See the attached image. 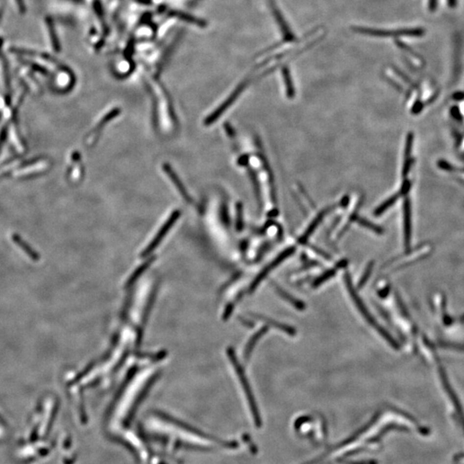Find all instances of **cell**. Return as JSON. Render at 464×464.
Instances as JSON below:
<instances>
[{
	"label": "cell",
	"instance_id": "obj_1",
	"mask_svg": "<svg viewBox=\"0 0 464 464\" xmlns=\"http://www.w3.org/2000/svg\"><path fill=\"white\" fill-rule=\"evenodd\" d=\"M351 282H352V281H351L349 275H348V273H347V274L345 275V284H346V287H347V290H348V292H349L350 296L353 298L354 304L356 305L358 310L360 311L361 315L363 316L364 318H366V320L368 321V323L371 325V326L380 334L381 336L390 343V345H392L393 347H397L396 342H394L393 338L391 337V335L388 334L387 332L384 330V328L379 326L377 321L374 319L372 315H370V312L368 311V309L366 307V305L363 304V302L360 299L359 295H357L356 291L353 288V285H352V283Z\"/></svg>",
	"mask_w": 464,
	"mask_h": 464
},
{
	"label": "cell",
	"instance_id": "obj_2",
	"mask_svg": "<svg viewBox=\"0 0 464 464\" xmlns=\"http://www.w3.org/2000/svg\"><path fill=\"white\" fill-rule=\"evenodd\" d=\"M352 30L361 35H368L372 37H379V38H390V37H400V36H420L424 33L422 29L420 28L391 30V29L365 28V27H360V26H353Z\"/></svg>",
	"mask_w": 464,
	"mask_h": 464
},
{
	"label": "cell",
	"instance_id": "obj_3",
	"mask_svg": "<svg viewBox=\"0 0 464 464\" xmlns=\"http://www.w3.org/2000/svg\"><path fill=\"white\" fill-rule=\"evenodd\" d=\"M248 84H249V80H246L244 81V82H243V84H240V85L236 89V91L231 94L230 98H228L226 101H224L223 104L221 105L220 108H218L216 111L214 112L213 115L210 116L206 122L207 123V124H210V123L213 122L214 121H216V120L219 118V116H220V115H222L223 112L225 111V109L229 108L230 105L233 103V101H235V100L238 98V96L241 94L243 91H244L245 88H246V86H247Z\"/></svg>",
	"mask_w": 464,
	"mask_h": 464
},
{
	"label": "cell",
	"instance_id": "obj_4",
	"mask_svg": "<svg viewBox=\"0 0 464 464\" xmlns=\"http://www.w3.org/2000/svg\"><path fill=\"white\" fill-rule=\"evenodd\" d=\"M294 251H295V249H294L293 248H287V249H286L283 253H281V254H280L268 268H266L265 270L257 277V279H255L254 283H253V285H252L251 290L255 289V287L258 286L259 283L261 282L262 279H264L266 276L268 275V273L271 272L272 269H275L276 267L279 266L281 262H283L284 260H286V258H288L289 256L293 255Z\"/></svg>",
	"mask_w": 464,
	"mask_h": 464
},
{
	"label": "cell",
	"instance_id": "obj_5",
	"mask_svg": "<svg viewBox=\"0 0 464 464\" xmlns=\"http://www.w3.org/2000/svg\"><path fill=\"white\" fill-rule=\"evenodd\" d=\"M179 216H180V212H175V213H173V214H172V215H171V216L169 218V220H167V222L164 223V225H163V227L161 228V230H159V232L157 233V236H156L155 238H154L153 242H152V243H151V244L149 245V247H148V248H147V250L146 253H148V252H150V250H152V249H154V248H156V246H157V245L159 243H160L161 240H162L163 238H164V235H166V233H167L168 231H169V230L171 229V227L172 226L174 223H175L176 220L178 219Z\"/></svg>",
	"mask_w": 464,
	"mask_h": 464
},
{
	"label": "cell",
	"instance_id": "obj_6",
	"mask_svg": "<svg viewBox=\"0 0 464 464\" xmlns=\"http://www.w3.org/2000/svg\"><path fill=\"white\" fill-rule=\"evenodd\" d=\"M403 218H404V244L409 247L411 240V207L409 198H407L403 206Z\"/></svg>",
	"mask_w": 464,
	"mask_h": 464
},
{
	"label": "cell",
	"instance_id": "obj_7",
	"mask_svg": "<svg viewBox=\"0 0 464 464\" xmlns=\"http://www.w3.org/2000/svg\"><path fill=\"white\" fill-rule=\"evenodd\" d=\"M325 214H326V212H322V213H320V214L318 215L317 218H316V219L312 221L311 225L308 227L307 230L304 231V234L302 235V237H301L300 239H299V243H300V244H304L305 242L307 241L309 238H310L311 235H312V233H313V231L316 230V228L318 226V224L321 223V220L324 218Z\"/></svg>",
	"mask_w": 464,
	"mask_h": 464
},
{
	"label": "cell",
	"instance_id": "obj_8",
	"mask_svg": "<svg viewBox=\"0 0 464 464\" xmlns=\"http://www.w3.org/2000/svg\"><path fill=\"white\" fill-rule=\"evenodd\" d=\"M282 75L284 81H285V84H286L287 96H288V98H292L294 96L293 84L289 69L286 66L283 67Z\"/></svg>",
	"mask_w": 464,
	"mask_h": 464
},
{
	"label": "cell",
	"instance_id": "obj_9",
	"mask_svg": "<svg viewBox=\"0 0 464 464\" xmlns=\"http://www.w3.org/2000/svg\"><path fill=\"white\" fill-rule=\"evenodd\" d=\"M400 195H401V194H397L395 195L392 196L391 198L388 199L387 201H385L384 204H382L375 212L376 216H380L381 214H383L386 210L389 209L391 206H393L395 201L397 200L398 198L400 197Z\"/></svg>",
	"mask_w": 464,
	"mask_h": 464
},
{
	"label": "cell",
	"instance_id": "obj_10",
	"mask_svg": "<svg viewBox=\"0 0 464 464\" xmlns=\"http://www.w3.org/2000/svg\"><path fill=\"white\" fill-rule=\"evenodd\" d=\"M167 172L169 173V175H170V177H171V179H173V182H175V185L178 188L180 192L182 194V195L183 196L184 198H186V199H189V195H188V194H187V191H185V189L182 187L178 179H176V177H175L174 171H171V170H167Z\"/></svg>",
	"mask_w": 464,
	"mask_h": 464
},
{
	"label": "cell",
	"instance_id": "obj_11",
	"mask_svg": "<svg viewBox=\"0 0 464 464\" xmlns=\"http://www.w3.org/2000/svg\"><path fill=\"white\" fill-rule=\"evenodd\" d=\"M372 269H373V263H370V265L367 267L366 273L364 274L363 277H362L361 279H360V285H359V287H360V288H361V287L364 286V284H366V282L367 279L369 278V275H370V272L372 271Z\"/></svg>",
	"mask_w": 464,
	"mask_h": 464
},
{
	"label": "cell",
	"instance_id": "obj_12",
	"mask_svg": "<svg viewBox=\"0 0 464 464\" xmlns=\"http://www.w3.org/2000/svg\"><path fill=\"white\" fill-rule=\"evenodd\" d=\"M2 435H3V431H2V430L0 429V438H1V437H2Z\"/></svg>",
	"mask_w": 464,
	"mask_h": 464
}]
</instances>
